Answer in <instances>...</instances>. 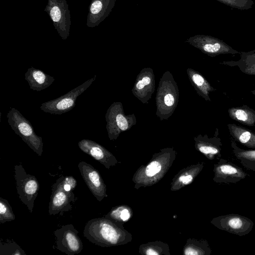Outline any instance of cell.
<instances>
[{
	"label": "cell",
	"mask_w": 255,
	"mask_h": 255,
	"mask_svg": "<svg viewBox=\"0 0 255 255\" xmlns=\"http://www.w3.org/2000/svg\"><path fill=\"white\" fill-rule=\"evenodd\" d=\"M50 15L54 22H59L62 16V12L60 8L57 6H53L50 10Z\"/></svg>",
	"instance_id": "obj_29"
},
{
	"label": "cell",
	"mask_w": 255,
	"mask_h": 255,
	"mask_svg": "<svg viewBox=\"0 0 255 255\" xmlns=\"http://www.w3.org/2000/svg\"><path fill=\"white\" fill-rule=\"evenodd\" d=\"M79 232L71 224L62 226L54 231L56 248L68 255L80 253L83 249Z\"/></svg>",
	"instance_id": "obj_6"
},
{
	"label": "cell",
	"mask_w": 255,
	"mask_h": 255,
	"mask_svg": "<svg viewBox=\"0 0 255 255\" xmlns=\"http://www.w3.org/2000/svg\"><path fill=\"white\" fill-rule=\"evenodd\" d=\"M211 249L208 243L205 241H197L190 247L184 250V254L187 255H210Z\"/></svg>",
	"instance_id": "obj_19"
},
{
	"label": "cell",
	"mask_w": 255,
	"mask_h": 255,
	"mask_svg": "<svg viewBox=\"0 0 255 255\" xmlns=\"http://www.w3.org/2000/svg\"><path fill=\"white\" fill-rule=\"evenodd\" d=\"M191 80L196 87L199 94L207 101H211L209 93L215 91L214 88L210 83L201 74L197 72H193L191 75Z\"/></svg>",
	"instance_id": "obj_18"
},
{
	"label": "cell",
	"mask_w": 255,
	"mask_h": 255,
	"mask_svg": "<svg viewBox=\"0 0 255 255\" xmlns=\"http://www.w3.org/2000/svg\"><path fill=\"white\" fill-rule=\"evenodd\" d=\"M64 177H59L52 185L48 208L50 215L68 212L72 208L71 203L74 202L75 195L73 191H67L64 189Z\"/></svg>",
	"instance_id": "obj_8"
},
{
	"label": "cell",
	"mask_w": 255,
	"mask_h": 255,
	"mask_svg": "<svg viewBox=\"0 0 255 255\" xmlns=\"http://www.w3.org/2000/svg\"><path fill=\"white\" fill-rule=\"evenodd\" d=\"M24 75L30 88L36 91H40L48 88L55 80L53 77L34 67L28 68Z\"/></svg>",
	"instance_id": "obj_14"
},
{
	"label": "cell",
	"mask_w": 255,
	"mask_h": 255,
	"mask_svg": "<svg viewBox=\"0 0 255 255\" xmlns=\"http://www.w3.org/2000/svg\"><path fill=\"white\" fill-rule=\"evenodd\" d=\"M238 66L240 70L245 74L252 75H255V64L252 65H242L238 64Z\"/></svg>",
	"instance_id": "obj_28"
},
{
	"label": "cell",
	"mask_w": 255,
	"mask_h": 255,
	"mask_svg": "<svg viewBox=\"0 0 255 255\" xmlns=\"http://www.w3.org/2000/svg\"><path fill=\"white\" fill-rule=\"evenodd\" d=\"M16 186L20 200L25 204L30 213L32 212L34 202L40 188L36 178L26 173L22 165L14 166Z\"/></svg>",
	"instance_id": "obj_3"
},
{
	"label": "cell",
	"mask_w": 255,
	"mask_h": 255,
	"mask_svg": "<svg viewBox=\"0 0 255 255\" xmlns=\"http://www.w3.org/2000/svg\"><path fill=\"white\" fill-rule=\"evenodd\" d=\"M228 113L230 118L243 125H255V111L247 105L232 107Z\"/></svg>",
	"instance_id": "obj_16"
},
{
	"label": "cell",
	"mask_w": 255,
	"mask_h": 255,
	"mask_svg": "<svg viewBox=\"0 0 255 255\" xmlns=\"http://www.w3.org/2000/svg\"><path fill=\"white\" fill-rule=\"evenodd\" d=\"M7 122L12 129L18 135L28 146L39 156L43 152V142L41 136L37 135L30 123L14 108L7 114Z\"/></svg>",
	"instance_id": "obj_2"
},
{
	"label": "cell",
	"mask_w": 255,
	"mask_h": 255,
	"mask_svg": "<svg viewBox=\"0 0 255 255\" xmlns=\"http://www.w3.org/2000/svg\"><path fill=\"white\" fill-rule=\"evenodd\" d=\"M0 255H25L24 251L14 242L0 244Z\"/></svg>",
	"instance_id": "obj_22"
},
{
	"label": "cell",
	"mask_w": 255,
	"mask_h": 255,
	"mask_svg": "<svg viewBox=\"0 0 255 255\" xmlns=\"http://www.w3.org/2000/svg\"><path fill=\"white\" fill-rule=\"evenodd\" d=\"M97 76L56 99L41 104L40 109L45 113L61 115L71 110L76 105L77 98L86 91L96 79Z\"/></svg>",
	"instance_id": "obj_4"
},
{
	"label": "cell",
	"mask_w": 255,
	"mask_h": 255,
	"mask_svg": "<svg viewBox=\"0 0 255 255\" xmlns=\"http://www.w3.org/2000/svg\"><path fill=\"white\" fill-rule=\"evenodd\" d=\"M164 101L165 104L167 106L171 107L174 104V97L173 95L169 93L165 96Z\"/></svg>",
	"instance_id": "obj_32"
},
{
	"label": "cell",
	"mask_w": 255,
	"mask_h": 255,
	"mask_svg": "<svg viewBox=\"0 0 255 255\" xmlns=\"http://www.w3.org/2000/svg\"><path fill=\"white\" fill-rule=\"evenodd\" d=\"M15 219V216L8 201L0 197V223L3 224Z\"/></svg>",
	"instance_id": "obj_20"
},
{
	"label": "cell",
	"mask_w": 255,
	"mask_h": 255,
	"mask_svg": "<svg viewBox=\"0 0 255 255\" xmlns=\"http://www.w3.org/2000/svg\"><path fill=\"white\" fill-rule=\"evenodd\" d=\"M213 180L217 183H236L244 179L248 174L240 167L223 158L214 165Z\"/></svg>",
	"instance_id": "obj_9"
},
{
	"label": "cell",
	"mask_w": 255,
	"mask_h": 255,
	"mask_svg": "<svg viewBox=\"0 0 255 255\" xmlns=\"http://www.w3.org/2000/svg\"><path fill=\"white\" fill-rule=\"evenodd\" d=\"M106 120L108 135L111 140L117 138L120 131L126 130L129 128L128 121L120 110L118 103H114L108 109Z\"/></svg>",
	"instance_id": "obj_12"
},
{
	"label": "cell",
	"mask_w": 255,
	"mask_h": 255,
	"mask_svg": "<svg viewBox=\"0 0 255 255\" xmlns=\"http://www.w3.org/2000/svg\"><path fill=\"white\" fill-rule=\"evenodd\" d=\"M178 179L180 182L186 185L192 181L193 176L192 174L182 175L179 177Z\"/></svg>",
	"instance_id": "obj_31"
},
{
	"label": "cell",
	"mask_w": 255,
	"mask_h": 255,
	"mask_svg": "<svg viewBox=\"0 0 255 255\" xmlns=\"http://www.w3.org/2000/svg\"><path fill=\"white\" fill-rule=\"evenodd\" d=\"M151 82V79L148 76H144L142 79L139 80L135 85V87L137 90H140L143 88L149 85Z\"/></svg>",
	"instance_id": "obj_30"
},
{
	"label": "cell",
	"mask_w": 255,
	"mask_h": 255,
	"mask_svg": "<svg viewBox=\"0 0 255 255\" xmlns=\"http://www.w3.org/2000/svg\"><path fill=\"white\" fill-rule=\"evenodd\" d=\"M78 145L83 152L94 158L107 168H110L117 162L115 157L111 152L93 140L83 139L79 141Z\"/></svg>",
	"instance_id": "obj_11"
},
{
	"label": "cell",
	"mask_w": 255,
	"mask_h": 255,
	"mask_svg": "<svg viewBox=\"0 0 255 255\" xmlns=\"http://www.w3.org/2000/svg\"><path fill=\"white\" fill-rule=\"evenodd\" d=\"M227 127L234 140L249 148L255 149V132L235 124H229Z\"/></svg>",
	"instance_id": "obj_15"
},
{
	"label": "cell",
	"mask_w": 255,
	"mask_h": 255,
	"mask_svg": "<svg viewBox=\"0 0 255 255\" xmlns=\"http://www.w3.org/2000/svg\"><path fill=\"white\" fill-rule=\"evenodd\" d=\"M64 188L67 191H73L77 185V181L72 176L64 177Z\"/></svg>",
	"instance_id": "obj_26"
},
{
	"label": "cell",
	"mask_w": 255,
	"mask_h": 255,
	"mask_svg": "<svg viewBox=\"0 0 255 255\" xmlns=\"http://www.w3.org/2000/svg\"><path fill=\"white\" fill-rule=\"evenodd\" d=\"M215 133L212 137H208L207 135L204 136L200 135L196 139L197 149L210 160L219 159L221 157L222 143L218 136L217 128Z\"/></svg>",
	"instance_id": "obj_13"
},
{
	"label": "cell",
	"mask_w": 255,
	"mask_h": 255,
	"mask_svg": "<svg viewBox=\"0 0 255 255\" xmlns=\"http://www.w3.org/2000/svg\"><path fill=\"white\" fill-rule=\"evenodd\" d=\"M251 65H252V64H251Z\"/></svg>",
	"instance_id": "obj_34"
},
{
	"label": "cell",
	"mask_w": 255,
	"mask_h": 255,
	"mask_svg": "<svg viewBox=\"0 0 255 255\" xmlns=\"http://www.w3.org/2000/svg\"><path fill=\"white\" fill-rule=\"evenodd\" d=\"M130 217L129 211L123 207L115 208L111 210L108 215L105 216V217L112 221L121 220L123 222L128 220Z\"/></svg>",
	"instance_id": "obj_23"
},
{
	"label": "cell",
	"mask_w": 255,
	"mask_h": 255,
	"mask_svg": "<svg viewBox=\"0 0 255 255\" xmlns=\"http://www.w3.org/2000/svg\"><path fill=\"white\" fill-rule=\"evenodd\" d=\"M78 166L83 179L95 197L101 201L107 197L106 186L99 172L85 161L80 162Z\"/></svg>",
	"instance_id": "obj_10"
},
{
	"label": "cell",
	"mask_w": 255,
	"mask_h": 255,
	"mask_svg": "<svg viewBox=\"0 0 255 255\" xmlns=\"http://www.w3.org/2000/svg\"><path fill=\"white\" fill-rule=\"evenodd\" d=\"M232 8L240 10H247L254 4L253 0H216Z\"/></svg>",
	"instance_id": "obj_24"
},
{
	"label": "cell",
	"mask_w": 255,
	"mask_h": 255,
	"mask_svg": "<svg viewBox=\"0 0 255 255\" xmlns=\"http://www.w3.org/2000/svg\"><path fill=\"white\" fill-rule=\"evenodd\" d=\"M105 6L104 0H95L91 6L90 11L93 14H98L104 10Z\"/></svg>",
	"instance_id": "obj_27"
},
{
	"label": "cell",
	"mask_w": 255,
	"mask_h": 255,
	"mask_svg": "<svg viewBox=\"0 0 255 255\" xmlns=\"http://www.w3.org/2000/svg\"><path fill=\"white\" fill-rule=\"evenodd\" d=\"M188 42L203 53L211 57L222 54H240L223 40L210 35H197L191 37Z\"/></svg>",
	"instance_id": "obj_7"
},
{
	"label": "cell",
	"mask_w": 255,
	"mask_h": 255,
	"mask_svg": "<svg viewBox=\"0 0 255 255\" xmlns=\"http://www.w3.org/2000/svg\"><path fill=\"white\" fill-rule=\"evenodd\" d=\"M211 223L218 229L239 236L248 235L252 231L254 223L244 216L229 214L214 218Z\"/></svg>",
	"instance_id": "obj_5"
},
{
	"label": "cell",
	"mask_w": 255,
	"mask_h": 255,
	"mask_svg": "<svg viewBox=\"0 0 255 255\" xmlns=\"http://www.w3.org/2000/svg\"><path fill=\"white\" fill-rule=\"evenodd\" d=\"M241 59L238 61H223L221 64L230 66H236L238 64L251 65L255 64V49L249 52H241Z\"/></svg>",
	"instance_id": "obj_21"
},
{
	"label": "cell",
	"mask_w": 255,
	"mask_h": 255,
	"mask_svg": "<svg viewBox=\"0 0 255 255\" xmlns=\"http://www.w3.org/2000/svg\"><path fill=\"white\" fill-rule=\"evenodd\" d=\"M251 93L255 96V90L251 91Z\"/></svg>",
	"instance_id": "obj_33"
},
{
	"label": "cell",
	"mask_w": 255,
	"mask_h": 255,
	"mask_svg": "<svg viewBox=\"0 0 255 255\" xmlns=\"http://www.w3.org/2000/svg\"><path fill=\"white\" fill-rule=\"evenodd\" d=\"M231 146L235 157L245 168L255 172V149H245L240 148L233 139Z\"/></svg>",
	"instance_id": "obj_17"
},
{
	"label": "cell",
	"mask_w": 255,
	"mask_h": 255,
	"mask_svg": "<svg viewBox=\"0 0 255 255\" xmlns=\"http://www.w3.org/2000/svg\"><path fill=\"white\" fill-rule=\"evenodd\" d=\"M161 169V165L157 161H153L146 167L145 173L148 177H152L158 173Z\"/></svg>",
	"instance_id": "obj_25"
},
{
	"label": "cell",
	"mask_w": 255,
	"mask_h": 255,
	"mask_svg": "<svg viewBox=\"0 0 255 255\" xmlns=\"http://www.w3.org/2000/svg\"><path fill=\"white\" fill-rule=\"evenodd\" d=\"M83 236L95 245L109 247L122 242V232L113 221L105 217L88 221L84 229Z\"/></svg>",
	"instance_id": "obj_1"
}]
</instances>
